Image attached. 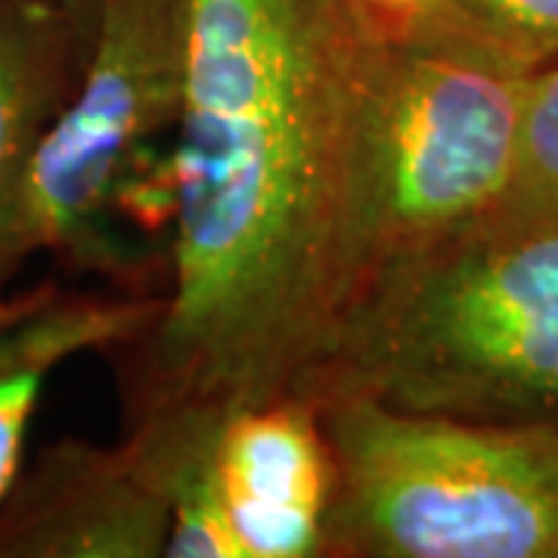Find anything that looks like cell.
I'll return each mask as SVG.
<instances>
[{"mask_svg": "<svg viewBox=\"0 0 558 558\" xmlns=\"http://www.w3.org/2000/svg\"><path fill=\"white\" fill-rule=\"evenodd\" d=\"M385 44L354 0H186L171 252L121 418L299 395L373 270Z\"/></svg>", "mask_w": 558, "mask_h": 558, "instance_id": "1", "label": "cell"}, {"mask_svg": "<svg viewBox=\"0 0 558 558\" xmlns=\"http://www.w3.org/2000/svg\"><path fill=\"white\" fill-rule=\"evenodd\" d=\"M299 395L558 428V218L487 215L381 264Z\"/></svg>", "mask_w": 558, "mask_h": 558, "instance_id": "2", "label": "cell"}, {"mask_svg": "<svg viewBox=\"0 0 558 558\" xmlns=\"http://www.w3.org/2000/svg\"><path fill=\"white\" fill-rule=\"evenodd\" d=\"M326 558H558V428L317 400Z\"/></svg>", "mask_w": 558, "mask_h": 558, "instance_id": "3", "label": "cell"}, {"mask_svg": "<svg viewBox=\"0 0 558 558\" xmlns=\"http://www.w3.org/2000/svg\"><path fill=\"white\" fill-rule=\"evenodd\" d=\"M534 69L425 25L381 53L373 116V270L497 208Z\"/></svg>", "mask_w": 558, "mask_h": 558, "instance_id": "4", "label": "cell"}, {"mask_svg": "<svg viewBox=\"0 0 558 558\" xmlns=\"http://www.w3.org/2000/svg\"><path fill=\"white\" fill-rule=\"evenodd\" d=\"M186 81V0H102L72 100L25 186L22 258L124 282L112 215L146 149L178 128Z\"/></svg>", "mask_w": 558, "mask_h": 558, "instance_id": "5", "label": "cell"}, {"mask_svg": "<svg viewBox=\"0 0 558 558\" xmlns=\"http://www.w3.org/2000/svg\"><path fill=\"white\" fill-rule=\"evenodd\" d=\"M168 506L124 444H47L0 499V558H165Z\"/></svg>", "mask_w": 558, "mask_h": 558, "instance_id": "6", "label": "cell"}, {"mask_svg": "<svg viewBox=\"0 0 558 558\" xmlns=\"http://www.w3.org/2000/svg\"><path fill=\"white\" fill-rule=\"evenodd\" d=\"M220 481L240 558H326L336 465L317 400L227 410Z\"/></svg>", "mask_w": 558, "mask_h": 558, "instance_id": "7", "label": "cell"}, {"mask_svg": "<svg viewBox=\"0 0 558 558\" xmlns=\"http://www.w3.org/2000/svg\"><path fill=\"white\" fill-rule=\"evenodd\" d=\"M90 38L57 0H0V286L20 270L25 186L78 87Z\"/></svg>", "mask_w": 558, "mask_h": 558, "instance_id": "8", "label": "cell"}, {"mask_svg": "<svg viewBox=\"0 0 558 558\" xmlns=\"http://www.w3.org/2000/svg\"><path fill=\"white\" fill-rule=\"evenodd\" d=\"M159 307V295L60 292L38 286L28 301L0 319V499L25 462L28 425L50 373L84 351H109L143 329Z\"/></svg>", "mask_w": 558, "mask_h": 558, "instance_id": "9", "label": "cell"}, {"mask_svg": "<svg viewBox=\"0 0 558 558\" xmlns=\"http://www.w3.org/2000/svg\"><path fill=\"white\" fill-rule=\"evenodd\" d=\"M227 410L180 403L121 418V444L168 506L165 558H240L220 481Z\"/></svg>", "mask_w": 558, "mask_h": 558, "instance_id": "10", "label": "cell"}, {"mask_svg": "<svg viewBox=\"0 0 558 558\" xmlns=\"http://www.w3.org/2000/svg\"><path fill=\"white\" fill-rule=\"evenodd\" d=\"M490 215L558 218V57L527 78L515 171Z\"/></svg>", "mask_w": 558, "mask_h": 558, "instance_id": "11", "label": "cell"}, {"mask_svg": "<svg viewBox=\"0 0 558 558\" xmlns=\"http://www.w3.org/2000/svg\"><path fill=\"white\" fill-rule=\"evenodd\" d=\"M425 25L478 40L527 69L558 57V0H440Z\"/></svg>", "mask_w": 558, "mask_h": 558, "instance_id": "12", "label": "cell"}, {"mask_svg": "<svg viewBox=\"0 0 558 558\" xmlns=\"http://www.w3.org/2000/svg\"><path fill=\"white\" fill-rule=\"evenodd\" d=\"M438 3L440 0H354L366 28L385 47L416 35L418 28L435 16Z\"/></svg>", "mask_w": 558, "mask_h": 558, "instance_id": "13", "label": "cell"}, {"mask_svg": "<svg viewBox=\"0 0 558 558\" xmlns=\"http://www.w3.org/2000/svg\"><path fill=\"white\" fill-rule=\"evenodd\" d=\"M62 10L75 20L81 32L90 38L94 35V22H97V13H100L102 0H57Z\"/></svg>", "mask_w": 558, "mask_h": 558, "instance_id": "14", "label": "cell"}, {"mask_svg": "<svg viewBox=\"0 0 558 558\" xmlns=\"http://www.w3.org/2000/svg\"><path fill=\"white\" fill-rule=\"evenodd\" d=\"M32 292H35V289H32ZM32 292H25V295H16V299H0V319L7 317V314H13L16 307H22V304L28 301V295H32Z\"/></svg>", "mask_w": 558, "mask_h": 558, "instance_id": "15", "label": "cell"}]
</instances>
